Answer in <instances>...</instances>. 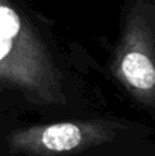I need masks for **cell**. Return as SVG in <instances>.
I'll return each instance as SVG.
<instances>
[{
    "label": "cell",
    "instance_id": "1",
    "mask_svg": "<svg viewBox=\"0 0 155 156\" xmlns=\"http://www.w3.org/2000/svg\"><path fill=\"white\" fill-rule=\"evenodd\" d=\"M0 88L18 91L35 103L64 102L43 41L9 0H0Z\"/></svg>",
    "mask_w": 155,
    "mask_h": 156
},
{
    "label": "cell",
    "instance_id": "2",
    "mask_svg": "<svg viewBox=\"0 0 155 156\" xmlns=\"http://www.w3.org/2000/svg\"><path fill=\"white\" fill-rule=\"evenodd\" d=\"M117 127L101 121H59L12 130L6 138L15 156H87L117 140Z\"/></svg>",
    "mask_w": 155,
    "mask_h": 156
},
{
    "label": "cell",
    "instance_id": "3",
    "mask_svg": "<svg viewBox=\"0 0 155 156\" xmlns=\"http://www.w3.org/2000/svg\"><path fill=\"white\" fill-rule=\"evenodd\" d=\"M120 77L140 94L155 90V65L151 56L142 49H128L119 62Z\"/></svg>",
    "mask_w": 155,
    "mask_h": 156
}]
</instances>
